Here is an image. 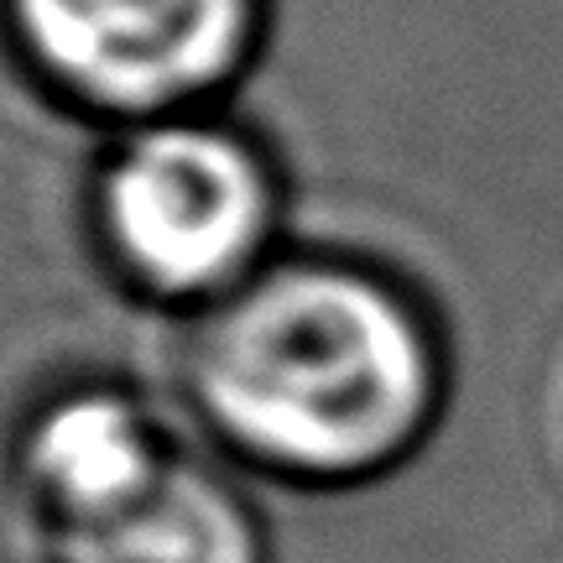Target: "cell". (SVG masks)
Returning a JSON list of instances; mask_svg holds the SVG:
<instances>
[{
    "label": "cell",
    "instance_id": "3",
    "mask_svg": "<svg viewBox=\"0 0 563 563\" xmlns=\"http://www.w3.org/2000/svg\"><path fill=\"white\" fill-rule=\"evenodd\" d=\"M272 220L277 178L262 146L199 115L131 125L89 194L110 272L162 302H214L251 277Z\"/></svg>",
    "mask_w": 563,
    "mask_h": 563
},
{
    "label": "cell",
    "instance_id": "1",
    "mask_svg": "<svg viewBox=\"0 0 563 563\" xmlns=\"http://www.w3.org/2000/svg\"><path fill=\"white\" fill-rule=\"evenodd\" d=\"M188 402L282 481L382 475L428 433L443 350L402 282L344 256L262 262L203 302L183 350Z\"/></svg>",
    "mask_w": 563,
    "mask_h": 563
},
{
    "label": "cell",
    "instance_id": "2",
    "mask_svg": "<svg viewBox=\"0 0 563 563\" xmlns=\"http://www.w3.org/2000/svg\"><path fill=\"white\" fill-rule=\"evenodd\" d=\"M21 481L58 563H266L241 490L121 391L53 397L21 433Z\"/></svg>",
    "mask_w": 563,
    "mask_h": 563
},
{
    "label": "cell",
    "instance_id": "4",
    "mask_svg": "<svg viewBox=\"0 0 563 563\" xmlns=\"http://www.w3.org/2000/svg\"><path fill=\"white\" fill-rule=\"evenodd\" d=\"M0 21L53 100L141 125L235 79L256 0H0Z\"/></svg>",
    "mask_w": 563,
    "mask_h": 563
}]
</instances>
